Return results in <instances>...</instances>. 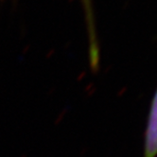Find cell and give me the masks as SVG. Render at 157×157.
I'll use <instances>...</instances> for the list:
<instances>
[{
    "mask_svg": "<svg viewBox=\"0 0 157 157\" xmlns=\"http://www.w3.org/2000/svg\"><path fill=\"white\" fill-rule=\"evenodd\" d=\"M143 157H157V88L151 100L146 125Z\"/></svg>",
    "mask_w": 157,
    "mask_h": 157,
    "instance_id": "1",
    "label": "cell"
},
{
    "mask_svg": "<svg viewBox=\"0 0 157 157\" xmlns=\"http://www.w3.org/2000/svg\"><path fill=\"white\" fill-rule=\"evenodd\" d=\"M82 5L84 7V10L86 13L87 24H88V33H89V44H90V56L92 63H97L98 59V48L97 44L96 31L94 25V16L91 0H82Z\"/></svg>",
    "mask_w": 157,
    "mask_h": 157,
    "instance_id": "2",
    "label": "cell"
}]
</instances>
